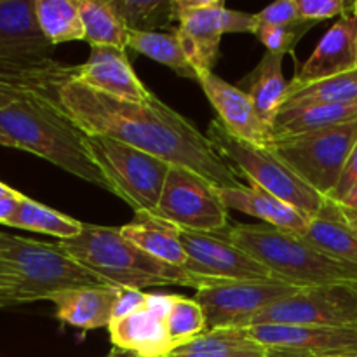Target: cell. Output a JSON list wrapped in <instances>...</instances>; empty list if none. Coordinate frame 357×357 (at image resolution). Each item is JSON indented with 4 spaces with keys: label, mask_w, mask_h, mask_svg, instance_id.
Returning <instances> with one entry per match:
<instances>
[{
    "label": "cell",
    "mask_w": 357,
    "mask_h": 357,
    "mask_svg": "<svg viewBox=\"0 0 357 357\" xmlns=\"http://www.w3.org/2000/svg\"><path fill=\"white\" fill-rule=\"evenodd\" d=\"M298 289L279 279L230 281L197 289L195 300L202 307L208 330L248 328L264 309Z\"/></svg>",
    "instance_id": "obj_10"
},
{
    "label": "cell",
    "mask_w": 357,
    "mask_h": 357,
    "mask_svg": "<svg viewBox=\"0 0 357 357\" xmlns=\"http://www.w3.org/2000/svg\"><path fill=\"white\" fill-rule=\"evenodd\" d=\"M129 354H122V356H119L117 354V351H115V352H112V354L110 356H108V357H128Z\"/></svg>",
    "instance_id": "obj_47"
},
{
    "label": "cell",
    "mask_w": 357,
    "mask_h": 357,
    "mask_svg": "<svg viewBox=\"0 0 357 357\" xmlns=\"http://www.w3.org/2000/svg\"><path fill=\"white\" fill-rule=\"evenodd\" d=\"M35 17L52 47L86 40V28L77 0H35Z\"/></svg>",
    "instance_id": "obj_29"
},
{
    "label": "cell",
    "mask_w": 357,
    "mask_h": 357,
    "mask_svg": "<svg viewBox=\"0 0 357 357\" xmlns=\"http://www.w3.org/2000/svg\"><path fill=\"white\" fill-rule=\"evenodd\" d=\"M257 26H289L300 23L298 2L296 0H281L267 6L260 13L255 14Z\"/></svg>",
    "instance_id": "obj_36"
},
{
    "label": "cell",
    "mask_w": 357,
    "mask_h": 357,
    "mask_svg": "<svg viewBox=\"0 0 357 357\" xmlns=\"http://www.w3.org/2000/svg\"><path fill=\"white\" fill-rule=\"evenodd\" d=\"M0 145H2V146H10V149H14L13 143H10V139L7 138V136L2 132V129H0Z\"/></svg>",
    "instance_id": "obj_44"
},
{
    "label": "cell",
    "mask_w": 357,
    "mask_h": 357,
    "mask_svg": "<svg viewBox=\"0 0 357 357\" xmlns=\"http://www.w3.org/2000/svg\"><path fill=\"white\" fill-rule=\"evenodd\" d=\"M77 65H65L52 58L0 65V110L16 101L42 98L59 101L58 91L75 79Z\"/></svg>",
    "instance_id": "obj_16"
},
{
    "label": "cell",
    "mask_w": 357,
    "mask_h": 357,
    "mask_svg": "<svg viewBox=\"0 0 357 357\" xmlns=\"http://www.w3.org/2000/svg\"><path fill=\"white\" fill-rule=\"evenodd\" d=\"M75 80L98 93L132 103H145L153 96L132 70L126 49L91 47L87 61L77 65Z\"/></svg>",
    "instance_id": "obj_15"
},
{
    "label": "cell",
    "mask_w": 357,
    "mask_h": 357,
    "mask_svg": "<svg viewBox=\"0 0 357 357\" xmlns=\"http://www.w3.org/2000/svg\"><path fill=\"white\" fill-rule=\"evenodd\" d=\"M24 197H26V195H23V197L0 199V225H6V223L9 222V218L14 215V211H16L17 206H20V202L23 201Z\"/></svg>",
    "instance_id": "obj_42"
},
{
    "label": "cell",
    "mask_w": 357,
    "mask_h": 357,
    "mask_svg": "<svg viewBox=\"0 0 357 357\" xmlns=\"http://www.w3.org/2000/svg\"><path fill=\"white\" fill-rule=\"evenodd\" d=\"M86 28V40L91 47L128 49L129 28L115 7L114 0H77Z\"/></svg>",
    "instance_id": "obj_28"
},
{
    "label": "cell",
    "mask_w": 357,
    "mask_h": 357,
    "mask_svg": "<svg viewBox=\"0 0 357 357\" xmlns=\"http://www.w3.org/2000/svg\"><path fill=\"white\" fill-rule=\"evenodd\" d=\"M250 337L271 352L286 357H340L357 352V324L349 326H275L246 328Z\"/></svg>",
    "instance_id": "obj_14"
},
{
    "label": "cell",
    "mask_w": 357,
    "mask_h": 357,
    "mask_svg": "<svg viewBox=\"0 0 357 357\" xmlns=\"http://www.w3.org/2000/svg\"><path fill=\"white\" fill-rule=\"evenodd\" d=\"M23 195L24 194L14 190L13 187H9V185H6V183H2V181H0V199H2V197H23Z\"/></svg>",
    "instance_id": "obj_43"
},
{
    "label": "cell",
    "mask_w": 357,
    "mask_h": 357,
    "mask_svg": "<svg viewBox=\"0 0 357 357\" xmlns=\"http://www.w3.org/2000/svg\"><path fill=\"white\" fill-rule=\"evenodd\" d=\"M349 326L354 323L351 284L302 288L261 310L250 326Z\"/></svg>",
    "instance_id": "obj_12"
},
{
    "label": "cell",
    "mask_w": 357,
    "mask_h": 357,
    "mask_svg": "<svg viewBox=\"0 0 357 357\" xmlns=\"http://www.w3.org/2000/svg\"><path fill=\"white\" fill-rule=\"evenodd\" d=\"M0 258L13 267L17 278L7 307L51 300L66 289L105 284L58 243H42L0 230Z\"/></svg>",
    "instance_id": "obj_5"
},
{
    "label": "cell",
    "mask_w": 357,
    "mask_h": 357,
    "mask_svg": "<svg viewBox=\"0 0 357 357\" xmlns=\"http://www.w3.org/2000/svg\"><path fill=\"white\" fill-rule=\"evenodd\" d=\"M357 68L354 3L323 35L317 47L289 80V91Z\"/></svg>",
    "instance_id": "obj_18"
},
{
    "label": "cell",
    "mask_w": 357,
    "mask_h": 357,
    "mask_svg": "<svg viewBox=\"0 0 357 357\" xmlns=\"http://www.w3.org/2000/svg\"><path fill=\"white\" fill-rule=\"evenodd\" d=\"M51 49L35 17V0H0V65L49 58Z\"/></svg>",
    "instance_id": "obj_19"
},
{
    "label": "cell",
    "mask_w": 357,
    "mask_h": 357,
    "mask_svg": "<svg viewBox=\"0 0 357 357\" xmlns=\"http://www.w3.org/2000/svg\"><path fill=\"white\" fill-rule=\"evenodd\" d=\"M197 82L218 114V121L230 135L253 145L264 146L272 142V129L258 117L246 91L229 84L213 72L199 73Z\"/></svg>",
    "instance_id": "obj_17"
},
{
    "label": "cell",
    "mask_w": 357,
    "mask_h": 357,
    "mask_svg": "<svg viewBox=\"0 0 357 357\" xmlns=\"http://www.w3.org/2000/svg\"><path fill=\"white\" fill-rule=\"evenodd\" d=\"M58 246L101 282L117 288L145 289L176 284L197 291L204 286L183 267L164 264L139 250L122 236L121 227L84 223L79 236L58 241Z\"/></svg>",
    "instance_id": "obj_3"
},
{
    "label": "cell",
    "mask_w": 357,
    "mask_h": 357,
    "mask_svg": "<svg viewBox=\"0 0 357 357\" xmlns=\"http://www.w3.org/2000/svg\"><path fill=\"white\" fill-rule=\"evenodd\" d=\"M309 105H357V68L291 89L282 108Z\"/></svg>",
    "instance_id": "obj_32"
},
{
    "label": "cell",
    "mask_w": 357,
    "mask_h": 357,
    "mask_svg": "<svg viewBox=\"0 0 357 357\" xmlns=\"http://www.w3.org/2000/svg\"><path fill=\"white\" fill-rule=\"evenodd\" d=\"M173 33L180 40L195 72L209 73L220 56V44L225 35V2L223 0H173Z\"/></svg>",
    "instance_id": "obj_13"
},
{
    "label": "cell",
    "mask_w": 357,
    "mask_h": 357,
    "mask_svg": "<svg viewBox=\"0 0 357 357\" xmlns=\"http://www.w3.org/2000/svg\"><path fill=\"white\" fill-rule=\"evenodd\" d=\"M84 142L112 194L131 206L136 215L153 216L171 164L107 136L86 135Z\"/></svg>",
    "instance_id": "obj_7"
},
{
    "label": "cell",
    "mask_w": 357,
    "mask_h": 357,
    "mask_svg": "<svg viewBox=\"0 0 357 357\" xmlns=\"http://www.w3.org/2000/svg\"><path fill=\"white\" fill-rule=\"evenodd\" d=\"M128 357H136V356H128Z\"/></svg>",
    "instance_id": "obj_50"
},
{
    "label": "cell",
    "mask_w": 357,
    "mask_h": 357,
    "mask_svg": "<svg viewBox=\"0 0 357 357\" xmlns=\"http://www.w3.org/2000/svg\"><path fill=\"white\" fill-rule=\"evenodd\" d=\"M128 47L157 63H162L176 75L197 80V72L188 61L180 40L174 33L160 31H129Z\"/></svg>",
    "instance_id": "obj_31"
},
{
    "label": "cell",
    "mask_w": 357,
    "mask_h": 357,
    "mask_svg": "<svg viewBox=\"0 0 357 357\" xmlns=\"http://www.w3.org/2000/svg\"><path fill=\"white\" fill-rule=\"evenodd\" d=\"M121 288L110 284L82 286L56 293L49 302L54 303L56 317L63 324L79 330L108 328L114 319Z\"/></svg>",
    "instance_id": "obj_20"
},
{
    "label": "cell",
    "mask_w": 357,
    "mask_h": 357,
    "mask_svg": "<svg viewBox=\"0 0 357 357\" xmlns=\"http://www.w3.org/2000/svg\"><path fill=\"white\" fill-rule=\"evenodd\" d=\"M300 20L307 23H319L335 16H344L352 3L344 0H296Z\"/></svg>",
    "instance_id": "obj_37"
},
{
    "label": "cell",
    "mask_w": 357,
    "mask_h": 357,
    "mask_svg": "<svg viewBox=\"0 0 357 357\" xmlns=\"http://www.w3.org/2000/svg\"><path fill=\"white\" fill-rule=\"evenodd\" d=\"M146 296H149V293H143V289L121 288V293H119V302L114 312V319L129 316V314L136 312V310H139L142 307H145Z\"/></svg>",
    "instance_id": "obj_39"
},
{
    "label": "cell",
    "mask_w": 357,
    "mask_h": 357,
    "mask_svg": "<svg viewBox=\"0 0 357 357\" xmlns=\"http://www.w3.org/2000/svg\"><path fill=\"white\" fill-rule=\"evenodd\" d=\"M153 218L190 232H220L229 227V209L204 178L171 166Z\"/></svg>",
    "instance_id": "obj_9"
},
{
    "label": "cell",
    "mask_w": 357,
    "mask_h": 357,
    "mask_svg": "<svg viewBox=\"0 0 357 357\" xmlns=\"http://www.w3.org/2000/svg\"><path fill=\"white\" fill-rule=\"evenodd\" d=\"M314 24L316 23L300 21V23L289 24V26H261L255 35L265 45L267 52L284 56L295 51L298 42L305 37V33Z\"/></svg>",
    "instance_id": "obj_35"
},
{
    "label": "cell",
    "mask_w": 357,
    "mask_h": 357,
    "mask_svg": "<svg viewBox=\"0 0 357 357\" xmlns=\"http://www.w3.org/2000/svg\"><path fill=\"white\" fill-rule=\"evenodd\" d=\"M356 185H357V143L354 145V149H352L351 155H349L347 164H345L344 167V173H342L340 176V181H338V185L335 187L333 194L328 197V201L331 202L342 201V199H344L345 195L356 187Z\"/></svg>",
    "instance_id": "obj_38"
},
{
    "label": "cell",
    "mask_w": 357,
    "mask_h": 357,
    "mask_svg": "<svg viewBox=\"0 0 357 357\" xmlns=\"http://www.w3.org/2000/svg\"><path fill=\"white\" fill-rule=\"evenodd\" d=\"M121 232L139 250L164 264L174 265V267H185L187 264V253H185L183 244L178 239L176 227L162 220L136 215L135 222L121 227Z\"/></svg>",
    "instance_id": "obj_25"
},
{
    "label": "cell",
    "mask_w": 357,
    "mask_h": 357,
    "mask_svg": "<svg viewBox=\"0 0 357 357\" xmlns=\"http://www.w3.org/2000/svg\"><path fill=\"white\" fill-rule=\"evenodd\" d=\"M108 333L114 347L129 356L167 357L174 351L166 319L146 305L129 316L112 319Z\"/></svg>",
    "instance_id": "obj_21"
},
{
    "label": "cell",
    "mask_w": 357,
    "mask_h": 357,
    "mask_svg": "<svg viewBox=\"0 0 357 357\" xmlns=\"http://www.w3.org/2000/svg\"><path fill=\"white\" fill-rule=\"evenodd\" d=\"M271 351L250 337L246 328L208 330L167 357H268Z\"/></svg>",
    "instance_id": "obj_27"
},
{
    "label": "cell",
    "mask_w": 357,
    "mask_h": 357,
    "mask_svg": "<svg viewBox=\"0 0 357 357\" xmlns=\"http://www.w3.org/2000/svg\"><path fill=\"white\" fill-rule=\"evenodd\" d=\"M282 58L284 56L265 52L260 63L248 75V94L257 108L258 117L271 129L281 108L284 107L289 93V80H286L282 73Z\"/></svg>",
    "instance_id": "obj_24"
},
{
    "label": "cell",
    "mask_w": 357,
    "mask_h": 357,
    "mask_svg": "<svg viewBox=\"0 0 357 357\" xmlns=\"http://www.w3.org/2000/svg\"><path fill=\"white\" fill-rule=\"evenodd\" d=\"M300 236L326 257L357 267V232L345 223L335 202H324Z\"/></svg>",
    "instance_id": "obj_23"
},
{
    "label": "cell",
    "mask_w": 357,
    "mask_h": 357,
    "mask_svg": "<svg viewBox=\"0 0 357 357\" xmlns=\"http://www.w3.org/2000/svg\"><path fill=\"white\" fill-rule=\"evenodd\" d=\"M6 225L14 227V229L30 230V232L47 234V236L58 237L59 241L73 239L84 229V223L79 220L47 208V206L40 204L30 197H24L20 202L17 209Z\"/></svg>",
    "instance_id": "obj_30"
},
{
    "label": "cell",
    "mask_w": 357,
    "mask_h": 357,
    "mask_svg": "<svg viewBox=\"0 0 357 357\" xmlns=\"http://www.w3.org/2000/svg\"><path fill=\"white\" fill-rule=\"evenodd\" d=\"M206 136L216 153L239 174V178H248L251 185L271 192L309 218L319 215L326 199L310 188L267 145H253L236 138L220 121L209 124Z\"/></svg>",
    "instance_id": "obj_6"
},
{
    "label": "cell",
    "mask_w": 357,
    "mask_h": 357,
    "mask_svg": "<svg viewBox=\"0 0 357 357\" xmlns=\"http://www.w3.org/2000/svg\"><path fill=\"white\" fill-rule=\"evenodd\" d=\"M356 119L357 105H309L282 108L272 126V139L321 131Z\"/></svg>",
    "instance_id": "obj_26"
},
{
    "label": "cell",
    "mask_w": 357,
    "mask_h": 357,
    "mask_svg": "<svg viewBox=\"0 0 357 357\" xmlns=\"http://www.w3.org/2000/svg\"><path fill=\"white\" fill-rule=\"evenodd\" d=\"M340 357H357V352H354V354H347V356H340Z\"/></svg>",
    "instance_id": "obj_49"
},
{
    "label": "cell",
    "mask_w": 357,
    "mask_h": 357,
    "mask_svg": "<svg viewBox=\"0 0 357 357\" xmlns=\"http://www.w3.org/2000/svg\"><path fill=\"white\" fill-rule=\"evenodd\" d=\"M354 13H356V45H357V2H354Z\"/></svg>",
    "instance_id": "obj_46"
},
{
    "label": "cell",
    "mask_w": 357,
    "mask_h": 357,
    "mask_svg": "<svg viewBox=\"0 0 357 357\" xmlns=\"http://www.w3.org/2000/svg\"><path fill=\"white\" fill-rule=\"evenodd\" d=\"M66 117L86 135H100L131 145L194 171L215 188L239 187L241 178L216 153L194 122L153 94L145 103L117 100L72 79L58 91Z\"/></svg>",
    "instance_id": "obj_1"
},
{
    "label": "cell",
    "mask_w": 357,
    "mask_h": 357,
    "mask_svg": "<svg viewBox=\"0 0 357 357\" xmlns=\"http://www.w3.org/2000/svg\"><path fill=\"white\" fill-rule=\"evenodd\" d=\"M166 330L174 349L188 344L199 335L208 331L206 316L197 300L174 295L173 307H171L169 316L166 317Z\"/></svg>",
    "instance_id": "obj_33"
},
{
    "label": "cell",
    "mask_w": 357,
    "mask_h": 357,
    "mask_svg": "<svg viewBox=\"0 0 357 357\" xmlns=\"http://www.w3.org/2000/svg\"><path fill=\"white\" fill-rule=\"evenodd\" d=\"M129 31H155L173 23V6L166 0H114Z\"/></svg>",
    "instance_id": "obj_34"
},
{
    "label": "cell",
    "mask_w": 357,
    "mask_h": 357,
    "mask_svg": "<svg viewBox=\"0 0 357 357\" xmlns=\"http://www.w3.org/2000/svg\"><path fill=\"white\" fill-rule=\"evenodd\" d=\"M216 192L227 209H236L244 215L261 220L267 225L278 227V229L288 230V232L302 234L310 222L309 216L303 215L302 211L286 204L284 201L257 185L216 188Z\"/></svg>",
    "instance_id": "obj_22"
},
{
    "label": "cell",
    "mask_w": 357,
    "mask_h": 357,
    "mask_svg": "<svg viewBox=\"0 0 357 357\" xmlns=\"http://www.w3.org/2000/svg\"><path fill=\"white\" fill-rule=\"evenodd\" d=\"M176 234L187 253V264L183 268L204 286L230 281L275 279L271 271L234 244L223 230L190 232L176 229Z\"/></svg>",
    "instance_id": "obj_11"
},
{
    "label": "cell",
    "mask_w": 357,
    "mask_h": 357,
    "mask_svg": "<svg viewBox=\"0 0 357 357\" xmlns=\"http://www.w3.org/2000/svg\"><path fill=\"white\" fill-rule=\"evenodd\" d=\"M352 291H354V323L357 324V282L351 284Z\"/></svg>",
    "instance_id": "obj_45"
},
{
    "label": "cell",
    "mask_w": 357,
    "mask_h": 357,
    "mask_svg": "<svg viewBox=\"0 0 357 357\" xmlns=\"http://www.w3.org/2000/svg\"><path fill=\"white\" fill-rule=\"evenodd\" d=\"M0 129L14 149L26 150L91 185L110 192L86 149V135L66 117L59 101L28 98L0 110Z\"/></svg>",
    "instance_id": "obj_2"
},
{
    "label": "cell",
    "mask_w": 357,
    "mask_h": 357,
    "mask_svg": "<svg viewBox=\"0 0 357 357\" xmlns=\"http://www.w3.org/2000/svg\"><path fill=\"white\" fill-rule=\"evenodd\" d=\"M335 206L338 208V213L345 220V223L357 232V185L342 201L335 202Z\"/></svg>",
    "instance_id": "obj_41"
},
{
    "label": "cell",
    "mask_w": 357,
    "mask_h": 357,
    "mask_svg": "<svg viewBox=\"0 0 357 357\" xmlns=\"http://www.w3.org/2000/svg\"><path fill=\"white\" fill-rule=\"evenodd\" d=\"M17 284L16 272L6 260L0 258V309H6L7 300Z\"/></svg>",
    "instance_id": "obj_40"
},
{
    "label": "cell",
    "mask_w": 357,
    "mask_h": 357,
    "mask_svg": "<svg viewBox=\"0 0 357 357\" xmlns=\"http://www.w3.org/2000/svg\"><path fill=\"white\" fill-rule=\"evenodd\" d=\"M268 357H286V356H282V354H278V352H271V356Z\"/></svg>",
    "instance_id": "obj_48"
},
{
    "label": "cell",
    "mask_w": 357,
    "mask_h": 357,
    "mask_svg": "<svg viewBox=\"0 0 357 357\" xmlns=\"http://www.w3.org/2000/svg\"><path fill=\"white\" fill-rule=\"evenodd\" d=\"M357 143V119L321 131L272 139L268 149L324 199L333 194Z\"/></svg>",
    "instance_id": "obj_8"
},
{
    "label": "cell",
    "mask_w": 357,
    "mask_h": 357,
    "mask_svg": "<svg viewBox=\"0 0 357 357\" xmlns=\"http://www.w3.org/2000/svg\"><path fill=\"white\" fill-rule=\"evenodd\" d=\"M234 244L264 265L279 281L296 288L354 284L356 265L326 257L310 246L300 234L288 232L267 223H239L223 229Z\"/></svg>",
    "instance_id": "obj_4"
}]
</instances>
